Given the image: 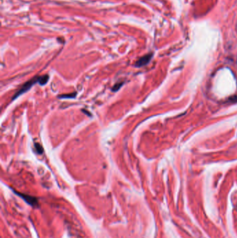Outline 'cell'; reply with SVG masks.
Listing matches in <instances>:
<instances>
[{"instance_id":"2","label":"cell","mask_w":237,"mask_h":238,"mask_svg":"<svg viewBox=\"0 0 237 238\" xmlns=\"http://www.w3.org/2000/svg\"><path fill=\"white\" fill-rule=\"evenodd\" d=\"M14 192L16 194V195L19 196L20 197L22 198V199L25 200L27 203H28L29 205H30L31 206H33V207H35V206L38 205V199L34 197V196L28 195V194H22L19 193V192H15L14 191Z\"/></svg>"},{"instance_id":"5","label":"cell","mask_w":237,"mask_h":238,"mask_svg":"<svg viewBox=\"0 0 237 238\" xmlns=\"http://www.w3.org/2000/svg\"><path fill=\"white\" fill-rule=\"evenodd\" d=\"M34 147H35V151H36L37 153H38V154L42 155L43 153V152H44V150H43L42 145H41L40 144H39V143H34Z\"/></svg>"},{"instance_id":"4","label":"cell","mask_w":237,"mask_h":238,"mask_svg":"<svg viewBox=\"0 0 237 238\" xmlns=\"http://www.w3.org/2000/svg\"><path fill=\"white\" fill-rule=\"evenodd\" d=\"M49 79V76L48 75H43V76H39L38 83L40 84L41 86L45 85V84H46L47 83Z\"/></svg>"},{"instance_id":"7","label":"cell","mask_w":237,"mask_h":238,"mask_svg":"<svg viewBox=\"0 0 237 238\" xmlns=\"http://www.w3.org/2000/svg\"><path fill=\"white\" fill-rule=\"evenodd\" d=\"M123 84H124L123 82H118V83H117V84H116L115 85L113 86V87L112 88V90H113V92L117 91V90H119L120 88L122 87V85H123Z\"/></svg>"},{"instance_id":"1","label":"cell","mask_w":237,"mask_h":238,"mask_svg":"<svg viewBox=\"0 0 237 238\" xmlns=\"http://www.w3.org/2000/svg\"><path fill=\"white\" fill-rule=\"evenodd\" d=\"M38 81H39V77H35L33 78L32 80H29V81L27 82L26 83L24 84L22 86L20 89H19L15 93V94L13 96V98H12V100H14L15 99H16L17 98H18L20 95H22V94L25 93V92L27 91V90L30 89L31 88V86H32L33 84L37 83L38 82Z\"/></svg>"},{"instance_id":"6","label":"cell","mask_w":237,"mask_h":238,"mask_svg":"<svg viewBox=\"0 0 237 238\" xmlns=\"http://www.w3.org/2000/svg\"><path fill=\"white\" fill-rule=\"evenodd\" d=\"M77 95V93H69V94H64V95H59V98H62V99H64V98H74Z\"/></svg>"},{"instance_id":"3","label":"cell","mask_w":237,"mask_h":238,"mask_svg":"<svg viewBox=\"0 0 237 238\" xmlns=\"http://www.w3.org/2000/svg\"><path fill=\"white\" fill-rule=\"evenodd\" d=\"M152 56H153V53H149V54L142 56V57L136 61L134 66H135V67H137V68H141V67L145 66V65H147L148 63L150 61Z\"/></svg>"}]
</instances>
